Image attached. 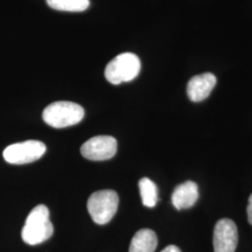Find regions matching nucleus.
Listing matches in <instances>:
<instances>
[{
  "label": "nucleus",
  "mask_w": 252,
  "mask_h": 252,
  "mask_svg": "<svg viewBox=\"0 0 252 252\" xmlns=\"http://www.w3.org/2000/svg\"><path fill=\"white\" fill-rule=\"evenodd\" d=\"M49 7L60 11L81 12L88 9L89 0H46Z\"/></svg>",
  "instance_id": "f8f14e48"
},
{
  "label": "nucleus",
  "mask_w": 252,
  "mask_h": 252,
  "mask_svg": "<svg viewBox=\"0 0 252 252\" xmlns=\"http://www.w3.org/2000/svg\"><path fill=\"white\" fill-rule=\"evenodd\" d=\"M217 78L212 73H204L192 77L187 85V94L190 101L206 99L216 86Z\"/></svg>",
  "instance_id": "6e6552de"
},
{
  "label": "nucleus",
  "mask_w": 252,
  "mask_h": 252,
  "mask_svg": "<svg viewBox=\"0 0 252 252\" xmlns=\"http://www.w3.org/2000/svg\"><path fill=\"white\" fill-rule=\"evenodd\" d=\"M82 156L91 161H106L117 153V140L110 135H96L81 146Z\"/></svg>",
  "instance_id": "423d86ee"
},
{
  "label": "nucleus",
  "mask_w": 252,
  "mask_h": 252,
  "mask_svg": "<svg viewBox=\"0 0 252 252\" xmlns=\"http://www.w3.org/2000/svg\"><path fill=\"white\" fill-rule=\"evenodd\" d=\"M118 205L119 196L115 190L102 189L91 194L87 208L92 220L99 225H104L116 214Z\"/></svg>",
  "instance_id": "20e7f679"
},
{
  "label": "nucleus",
  "mask_w": 252,
  "mask_h": 252,
  "mask_svg": "<svg viewBox=\"0 0 252 252\" xmlns=\"http://www.w3.org/2000/svg\"><path fill=\"white\" fill-rule=\"evenodd\" d=\"M141 69L140 59L131 53L120 54L108 63L105 77L111 84L118 85L123 82L133 81Z\"/></svg>",
  "instance_id": "7ed1b4c3"
},
{
  "label": "nucleus",
  "mask_w": 252,
  "mask_h": 252,
  "mask_svg": "<svg viewBox=\"0 0 252 252\" xmlns=\"http://www.w3.org/2000/svg\"><path fill=\"white\" fill-rule=\"evenodd\" d=\"M46 152L43 142L27 140L7 147L3 152L5 161L11 164H26L40 159Z\"/></svg>",
  "instance_id": "39448f33"
},
{
  "label": "nucleus",
  "mask_w": 252,
  "mask_h": 252,
  "mask_svg": "<svg viewBox=\"0 0 252 252\" xmlns=\"http://www.w3.org/2000/svg\"><path fill=\"white\" fill-rule=\"evenodd\" d=\"M198 186L193 181H186L176 187L172 193V204L178 210L194 206L198 200Z\"/></svg>",
  "instance_id": "1a4fd4ad"
},
{
  "label": "nucleus",
  "mask_w": 252,
  "mask_h": 252,
  "mask_svg": "<svg viewBox=\"0 0 252 252\" xmlns=\"http://www.w3.org/2000/svg\"><path fill=\"white\" fill-rule=\"evenodd\" d=\"M247 213H248L249 222L252 225V194L249 198V205L247 207Z\"/></svg>",
  "instance_id": "ddd939ff"
},
{
  "label": "nucleus",
  "mask_w": 252,
  "mask_h": 252,
  "mask_svg": "<svg viewBox=\"0 0 252 252\" xmlns=\"http://www.w3.org/2000/svg\"><path fill=\"white\" fill-rule=\"evenodd\" d=\"M139 191L145 207H154L158 201V189L153 180L143 178L138 182Z\"/></svg>",
  "instance_id": "9b49d317"
},
{
  "label": "nucleus",
  "mask_w": 252,
  "mask_h": 252,
  "mask_svg": "<svg viewBox=\"0 0 252 252\" xmlns=\"http://www.w3.org/2000/svg\"><path fill=\"white\" fill-rule=\"evenodd\" d=\"M158 244L157 235L150 229H142L135 233L129 252H154Z\"/></svg>",
  "instance_id": "9d476101"
},
{
  "label": "nucleus",
  "mask_w": 252,
  "mask_h": 252,
  "mask_svg": "<svg viewBox=\"0 0 252 252\" xmlns=\"http://www.w3.org/2000/svg\"><path fill=\"white\" fill-rule=\"evenodd\" d=\"M237 244L238 231L235 223L229 219L220 220L214 229V252H234Z\"/></svg>",
  "instance_id": "0eeeda50"
},
{
  "label": "nucleus",
  "mask_w": 252,
  "mask_h": 252,
  "mask_svg": "<svg viewBox=\"0 0 252 252\" xmlns=\"http://www.w3.org/2000/svg\"><path fill=\"white\" fill-rule=\"evenodd\" d=\"M54 225L50 220V211L44 205L34 207L27 218L22 231V238L25 243L36 246L43 243L52 237Z\"/></svg>",
  "instance_id": "f257e3e1"
},
{
  "label": "nucleus",
  "mask_w": 252,
  "mask_h": 252,
  "mask_svg": "<svg viewBox=\"0 0 252 252\" xmlns=\"http://www.w3.org/2000/svg\"><path fill=\"white\" fill-rule=\"evenodd\" d=\"M84 114V109L79 104L58 101L52 103L44 109L42 118L48 126L54 128H65L79 124Z\"/></svg>",
  "instance_id": "f03ea898"
},
{
  "label": "nucleus",
  "mask_w": 252,
  "mask_h": 252,
  "mask_svg": "<svg viewBox=\"0 0 252 252\" xmlns=\"http://www.w3.org/2000/svg\"><path fill=\"white\" fill-rule=\"evenodd\" d=\"M162 252H180V249L178 248V247H176V246H168V247H166Z\"/></svg>",
  "instance_id": "4468645a"
}]
</instances>
